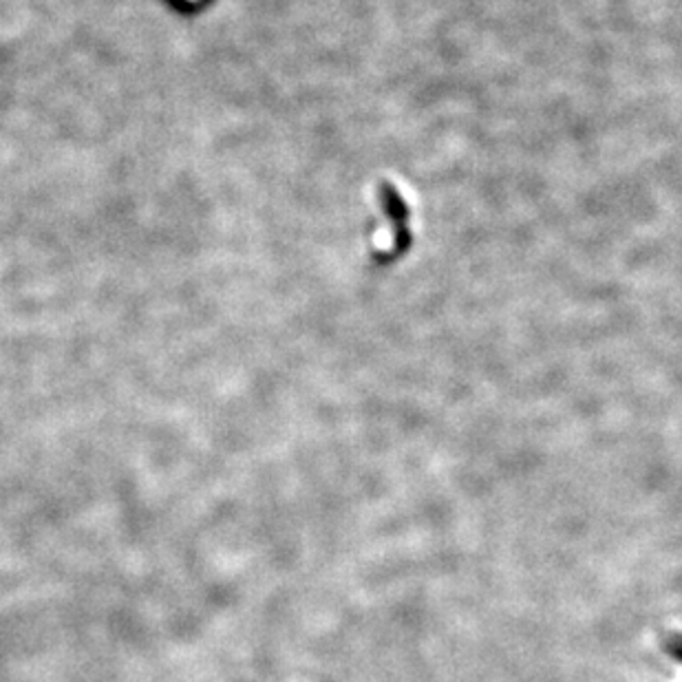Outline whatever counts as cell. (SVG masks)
I'll return each mask as SVG.
<instances>
[{"label": "cell", "instance_id": "7a4b0ae2", "mask_svg": "<svg viewBox=\"0 0 682 682\" xmlns=\"http://www.w3.org/2000/svg\"><path fill=\"white\" fill-rule=\"evenodd\" d=\"M667 650H669L671 656L682 660V636H671L669 641H667Z\"/></svg>", "mask_w": 682, "mask_h": 682}, {"label": "cell", "instance_id": "6da1fadb", "mask_svg": "<svg viewBox=\"0 0 682 682\" xmlns=\"http://www.w3.org/2000/svg\"><path fill=\"white\" fill-rule=\"evenodd\" d=\"M378 197H380V203H382V208L387 211V214L393 221V232H396V255H400V252L407 250L408 243H411V235H408V230H407V221H408L407 203H404V199L398 194V190L393 186H389V184H382V186H380Z\"/></svg>", "mask_w": 682, "mask_h": 682}]
</instances>
